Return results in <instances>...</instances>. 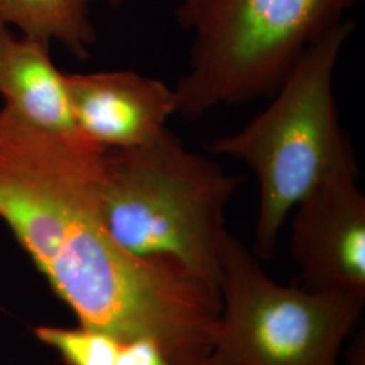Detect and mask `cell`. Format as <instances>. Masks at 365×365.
<instances>
[{
    "mask_svg": "<svg viewBox=\"0 0 365 365\" xmlns=\"http://www.w3.org/2000/svg\"><path fill=\"white\" fill-rule=\"evenodd\" d=\"M88 0H0V26L18 27L22 36L57 41L75 57L90 56L98 36Z\"/></svg>",
    "mask_w": 365,
    "mask_h": 365,
    "instance_id": "9c48e42d",
    "label": "cell"
},
{
    "mask_svg": "<svg viewBox=\"0 0 365 365\" xmlns=\"http://www.w3.org/2000/svg\"><path fill=\"white\" fill-rule=\"evenodd\" d=\"M76 130L105 149L152 144L178 114L173 88L134 71L64 73Z\"/></svg>",
    "mask_w": 365,
    "mask_h": 365,
    "instance_id": "52a82bcc",
    "label": "cell"
},
{
    "mask_svg": "<svg viewBox=\"0 0 365 365\" xmlns=\"http://www.w3.org/2000/svg\"><path fill=\"white\" fill-rule=\"evenodd\" d=\"M242 182L167 129L141 148L106 149L98 215L119 247L176 261L218 287L225 211Z\"/></svg>",
    "mask_w": 365,
    "mask_h": 365,
    "instance_id": "7a4b0ae2",
    "label": "cell"
},
{
    "mask_svg": "<svg viewBox=\"0 0 365 365\" xmlns=\"http://www.w3.org/2000/svg\"><path fill=\"white\" fill-rule=\"evenodd\" d=\"M37 339L60 354L66 365H115L120 341L84 327H39Z\"/></svg>",
    "mask_w": 365,
    "mask_h": 365,
    "instance_id": "30bf717a",
    "label": "cell"
},
{
    "mask_svg": "<svg viewBox=\"0 0 365 365\" xmlns=\"http://www.w3.org/2000/svg\"><path fill=\"white\" fill-rule=\"evenodd\" d=\"M115 365H176L167 351L152 339L120 342Z\"/></svg>",
    "mask_w": 365,
    "mask_h": 365,
    "instance_id": "8fae6325",
    "label": "cell"
},
{
    "mask_svg": "<svg viewBox=\"0 0 365 365\" xmlns=\"http://www.w3.org/2000/svg\"><path fill=\"white\" fill-rule=\"evenodd\" d=\"M349 365H365L364 334H361L353 341L352 348L349 349Z\"/></svg>",
    "mask_w": 365,
    "mask_h": 365,
    "instance_id": "7c38bea8",
    "label": "cell"
},
{
    "mask_svg": "<svg viewBox=\"0 0 365 365\" xmlns=\"http://www.w3.org/2000/svg\"><path fill=\"white\" fill-rule=\"evenodd\" d=\"M221 268V315L205 365H339L365 294L280 286L229 232Z\"/></svg>",
    "mask_w": 365,
    "mask_h": 365,
    "instance_id": "5b68a950",
    "label": "cell"
},
{
    "mask_svg": "<svg viewBox=\"0 0 365 365\" xmlns=\"http://www.w3.org/2000/svg\"><path fill=\"white\" fill-rule=\"evenodd\" d=\"M359 168L315 185L294 209L291 255L304 287L365 294V196Z\"/></svg>",
    "mask_w": 365,
    "mask_h": 365,
    "instance_id": "8992f818",
    "label": "cell"
},
{
    "mask_svg": "<svg viewBox=\"0 0 365 365\" xmlns=\"http://www.w3.org/2000/svg\"><path fill=\"white\" fill-rule=\"evenodd\" d=\"M90 3L92 1H99V0H88ZM102 1H107V3H110L111 6H120V4H123V3H126V1H129V0H102Z\"/></svg>",
    "mask_w": 365,
    "mask_h": 365,
    "instance_id": "4fadbf2b",
    "label": "cell"
},
{
    "mask_svg": "<svg viewBox=\"0 0 365 365\" xmlns=\"http://www.w3.org/2000/svg\"><path fill=\"white\" fill-rule=\"evenodd\" d=\"M354 22L342 19L299 57L274 101L206 150L245 164L259 182L255 255L272 259L288 215L315 185L359 168L334 101V75Z\"/></svg>",
    "mask_w": 365,
    "mask_h": 365,
    "instance_id": "3957f363",
    "label": "cell"
},
{
    "mask_svg": "<svg viewBox=\"0 0 365 365\" xmlns=\"http://www.w3.org/2000/svg\"><path fill=\"white\" fill-rule=\"evenodd\" d=\"M103 158L73 185L39 269L80 325L120 342L152 339L176 365H205L222 310L220 288L179 262L119 247L98 215Z\"/></svg>",
    "mask_w": 365,
    "mask_h": 365,
    "instance_id": "6da1fadb",
    "label": "cell"
},
{
    "mask_svg": "<svg viewBox=\"0 0 365 365\" xmlns=\"http://www.w3.org/2000/svg\"><path fill=\"white\" fill-rule=\"evenodd\" d=\"M361 0H180L191 36L188 68L173 88L178 114L272 96L300 56Z\"/></svg>",
    "mask_w": 365,
    "mask_h": 365,
    "instance_id": "277c9868",
    "label": "cell"
},
{
    "mask_svg": "<svg viewBox=\"0 0 365 365\" xmlns=\"http://www.w3.org/2000/svg\"><path fill=\"white\" fill-rule=\"evenodd\" d=\"M49 45L0 26V98L6 110L33 128L78 133L64 73L53 64Z\"/></svg>",
    "mask_w": 365,
    "mask_h": 365,
    "instance_id": "ba28073f",
    "label": "cell"
}]
</instances>
